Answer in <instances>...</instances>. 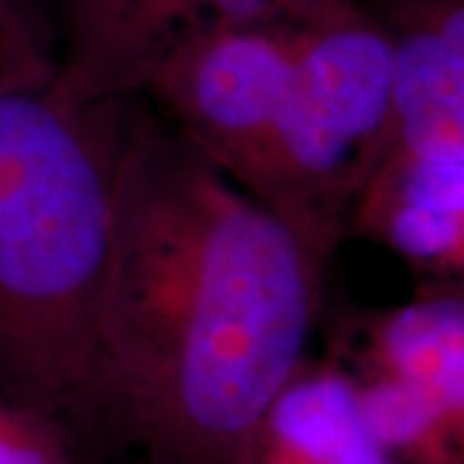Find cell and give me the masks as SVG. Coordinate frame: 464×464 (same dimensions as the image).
Here are the masks:
<instances>
[{"label":"cell","mask_w":464,"mask_h":464,"mask_svg":"<svg viewBox=\"0 0 464 464\" xmlns=\"http://www.w3.org/2000/svg\"><path fill=\"white\" fill-rule=\"evenodd\" d=\"M328 258L160 119L127 109L93 420L150 464H237L307 362Z\"/></svg>","instance_id":"6da1fadb"},{"label":"cell","mask_w":464,"mask_h":464,"mask_svg":"<svg viewBox=\"0 0 464 464\" xmlns=\"http://www.w3.org/2000/svg\"><path fill=\"white\" fill-rule=\"evenodd\" d=\"M127 99L0 72V400L93 420Z\"/></svg>","instance_id":"7a4b0ae2"},{"label":"cell","mask_w":464,"mask_h":464,"mask_svg":"<svg viewBox=\"0 0 464 464\" xmlns=\"http://www.w3.org/2000/svg\"><path fill=\"white\" fill-rule=\"evenodd\" d=\"M392 75V34L353 0L297 29L266 207L328 261L384 150Z\"/></svg>","instance_id":"3957f363"},{"label":"cell","mask_w":464,"mask_h":464,"mask_svg":"<svg viewBox=\"0 0 464 464\" xmlns=\"http://www.w3.org/2000/svg\"><path fill=\"white\" fill-rule=\"evenodd\" d=\"M297 65V29H230L191 21L150 65L168 127L266 204L276 134Z\"/></svg>","instance_id":"277c9868"},{"label":"cell","mask_w":464,"mask_h":464,"mask_svg":"<svg viewBox=\"0 0 464 464\" xmlns=\"http://www.w3.org/2000/svg\"><path fill=\"white\" fill-rule=\"evenodd\" d=\"M351 374L402 384L447 420L464 426V299L462 289L431 292L362 323L346 346Z\"/></svg>","instance_id":"5b68a950"},{"label":"cell","mask_w":464,"mask_h":464,"mask_svg":"<svg viewBox=\"0 0 464 464\" xmlns=\"http://www.w3.org/2000/svg\"><path fill=\"white\" fill-rule=\"evenodd\" d=\"M199 0H60V81L85 101L140 93L155 57L194 18Z\"/></svg>","instance_id":"8992f818"},{"label":"cell","mask_w":464,"mask_h":464,"mask_svg":"<svg viewBox=\"0 0 464 464\" xmlns=\"http://www.w3.org/2000/svg\"><path fill=\"white\" fill-rule=\"evenodd\" d=\"M237 464H395L338 362L304 364L261 415Z\"/></svg>","instance_id":"52a82bcc"},{"label":"cell","mask_w":464,"mask_h":464,"mask_svg":"<svg viewBox=\"0 0 464 464\" xmlns=\"http://www.w3.org/2000/svg\"><path fill=\"white\" fill-rule=\"evenodd\" d=\"M0 464H75L70 429L54 415L0 400Z\"/></svg>","instance_id":"ba28073f"},{"label":"cell","mask_w":464,"mask_h":464,"mask_svg":"<svg viewBox=\"0 0 464 464\" xmlns=\"http://www.w3.org/2000/svg\"><path fill=\"white\" fill-rule=\"evenodd\" d=\"M331 3L333 0H199L191 21L230 29H299Z\"/></svg>","instance_id":"9c48e42d"}]
</instances>
